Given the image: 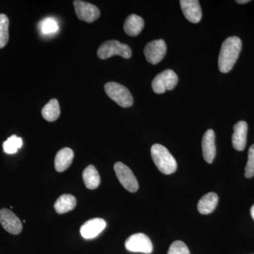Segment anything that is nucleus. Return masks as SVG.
<instances>
[{
	"label": "nucleus",
	"instance_id": "obj_1",
	"mask_svg": "<svg viewBox=\"0 0 254 254\" xmlns=\"http://www.w3.org/2000/svg\"><path fill=\"white\" fill-rule=\"evenodd\" d=\"M242 48V41L237 36L229 37L223 42L218 58L219 69L222 73L231 71L240 56Z\"/></svg>",
	"mask_w": 254,
	"mask_h": 254
},
{
	"label": "nucleus",
	"instance_id": "obj_2",
	"mask_svg": "<svg viewBox=\"0 0 254 254\" xmlns=\"http://www.w3.org/2000/svg\"><path fill=\"white\" fill-rule=\"evenodd\" d=\"M152 159L157 168L165 175H171L177 170L176 160L163 145L154 144L150 150Z\"/></svg>",
	"mask_w": 254,
	"mask_h": 254
},
{
	"label": "nucleus",
	"instance_id": "obj_3",
	"mask_svg": "<svg viewBox=\"0 0 254 254\" xmlns=\"http://www.w3.org/2000/svg\"><path fill=\"white\" fill-rule=\"evenodd\" d=\"M105 91L108 96L120 106L127 108L133 105V96L123 85L116 82H108L105 85Z\"/></svg>",
	"mask_w": 254,
	"mask_h": 254
},
{
	"label": "nucleus",
	"instance_id": "obj_4",
	"mask_svg": "<svg viewBox=\"0 0 254 254\" xmlns=\"http://www.w3.org/2000/svg\"><path fill=\"white\" fill-rule=\"evenodd\" d=\"M97 53L98 58L101 60L108 59L115 55L121 56L125 59H129L132 55L131 48L128 45L123 44L115 40L105 42L98 48Z\"/></svg>",
	"mask_w": 254,
	"mask_h": 254
},
{
	"label": "nucleus",
	"instance_id": "obj_5",
	"mask_svg": "<svg viewBox=\"0 0 254 254\" xmlns=\"http://www.w3.org/2000/svg\"><path fill=\"white\" fill-rule=\"evenodd\" d=\"M178 83V77L175 71L167 69L155 76L152 82V88L157 94H162L167 91H172Z\"/></svg>",
	"mask_w": 254,
	"mask_h": 254
},
{
	"label": "nucleus",
	"instance_id": "obj_6",
	"mask_svg": "<svg viewBox=\"0 0 254 254\" xmlns=\"http://www.w3.org/2000/svg\"><path fill=\"white\" fill-rule=\"evenodd\" d=\"M114 170L119 181L127 190L131 193L138 190V181L131 169L121 162H118L114 165Z\"/></svg>",
	"mask_w": 254,
	"mask_h": 254
},
{
	"label": "nucleus",
	"instance_id": "obj_7",
	"mask_svg": "<svg viewBox=\"0 0 254 254\" xmlns=\"http://www.w3.org/2000/svg\"><path fill=\"white\" fill-rule=\"evenodd\" d=\"M127 250L134 253L150 254L153 250L149 237L143 233H137L128 237L125 242Z\"/></svg>",
	"mask_w": 254,
	"mask_h": 254
},
{
	"label": "nucleus",
	"instance_id": "obj_8",
	"mask_svg": "<svg viewBox=\"0 0 254 254\" xmlns=\"http://www.w3.org/2000/svg\"><path fill=\"white\" fill-rule=\"evenodd\" d=\"M75 12L81 21L87 23H93L100 17V10L94 4L84 1L76 0L73 1Z\"/></svg>",
	"mask_w": 254,
	"mask_h": 254
},
{
	"label": "nucleus",
	"instance_id": "obj_9",
	"mask_svg": "<svg viewBox=\"0 0 254 254\" xmlns=\"http://www.w3.org/2000/svg\"><path fill=\"white\" fill-rule=\"evenodd\" d=\"M167 45L163 40L150 42L145 47L144 55L147 61L152 64H157L165 58Z\"/></svg>",
	"mask_w": 254,
	"mask_h": 254
},
{
	"label": "nucleus",
	"instance_id": "obj_10",
	"mask_svg": "<svg viewBox=\"0 0 254 254\" xmlns=\"http://www.w3.org/2000/svg\"><path fill=\"white\" fill-rule=\"evenodd\" d=\"M0 223L6 232L12 235H18L22 231L21 220L9 209L0 210Z\"/></svg>",
	"mask_w": 254,
	"mask_h": 254
},
{
	"label": "nucleus",
	"instance_id": "obj_11",
	"mask_svg": "<svg viewBox=\"0 0 254 254\" xmlns=\"http://www.w3.org/2000/svg\"><path fill=\"white\" fill-rule=\"evenodd\" d=\"M106 226V222L103 219L93 218L82 225L80 232L83 238L91 240L98 237Z\"/></svg>",
	"mask_w": 254,
	"mask_h": 254
},
{
	"label": "nucleus",
	"instance_id": "obj_12",
	"mask_svg": "<svg viewBox=\"0 0 254 254\" xmlns=\"http://www.w3.org/2000/svg\"><path fill=\"white\" fill-rule=\"evenodd\" d=\"M183 14L190 22H200L202 17L201 8L197 0H182L180 1Z\"/></svg>",
	"mask_w": 254,
	"mask_h": 254
},
{
	"label": "nucleus",
	"instance_id": "obj_13",
	"mask_svg": "<svg viewBox=\"0 0 254 254\" xmlns=\"http://www.w3.org/2000/svg\"><path fill=\"white\" fill-rule=\"evenodd\" d=\"M248 125L245 121H240L234 126V133L232 137V145L235 150L242 151L247 145Z\"/></svg>",
	"mask_w": 254,
	"mask_h": 254
},
{
	"label": "nucleus",
	"instance_id": "obj_14",
	"mask_svg": "<svg viewBox=\"0 0 254 254\" xmlns=\"http://www.w3.org/2000/svg\"><path fill=\"white\" fill-rule=\"evenodd\" d=\"M215 132L213 129H208L203 135L202 139V150L205 161L210 164L213 163L216 155L215 147Z\"/></svg>",
	"mask_w": 254,
	"mask_h": 254
},
{
	"label": "nucleus",
	"instance_id": "obj_15",
	"mask_svg": "<svg viewBox=\"0 0 254 254\" xmlns=\"http://www.w3.org/2000/svg\"><path fill=\"white\" fill-rule=\"evenodd\" d=\"M73 159V150L69 148H63L57 153L55 159V170L58 173H63L69 168Z\"/></svg>",
	"mask_w": 254,
	"mask_h": 254
},
{
	"label": "nucleus",
	"instance_id": "obj_16",
	"mask_svg": "<svg viewBox=\"0 0 254 254\" xmlns=\"http://www.w3.org/2000/svg\"><path fill=\"white\" fill-rule=\"evenodd\" d=\"M144 27V21L141 16L136 14L128 16L125 20L124 30L128 36H137Z\"/></svg>",
	"mask_w": 254,
	"mask_h": 254
},
{
	"label": "nucleus",
	"instance_id": "obj_17",
	"mask_svg": "<svg viewBox=\"0 0 254 254\" xmlns=\"http://www.w3.org/2000/svg\"><path fill=\"white\" fill-rule=\"evenodd\" d=\"M218 203V195L213 192L206 193L198 201L197 208L200 214L208 215L215 210Z\"/></svg>",
	"mask_w": 254,
	"mask_h": 254
},
{
	"label": "nucleus",
	"instance_id": "obj_18",
	"mask_svg": "<svg viewBox=\"0 0 254 254\" xmlns=\"http://www.w3.org/2000/svg\"><path fill=\"white\" fill-rule=\"evenodd\" d=\"M83 180L88 190H95L99 187L100 177L98 170L93 165L87 167L83 172Z\"/></svg>",
	"mask_w": 254,
	"mask_h": 254
},
{
	"label": "nucleus",
	"instance_id": "obj_19",
	"mask_svg": "<svg viewBox=\"0 0 254 254\" xmlns=\"http://www.w3.org/2000/svg\"><path fill=\"white\" fill-rule=\"evenodd\" d=\"M76 205V199L71 194L61 195L55 203V209L57 213L64 214L73 210Z\"/></svg>",
	"mask_w": 254,
	"mask_h": 254
},
{
	"label": "nucleus",
	"instance_id": "obj_20",
	"mask_svg": "<svg viewBox=\"0 0 254 254\" xmlns=\"http://www.w3.org/2000/svg\"><path fill=\"white\" fill-rule=\"evenodd\" d=\"M60 107L56 99L50 100L42 110V116L48 122H55L59 118Z\"/></svg>",
	"mask_w": 254,
	"mask_h": 254
},
{
	"label": "nucleus",
	"instance_id": "obj_21",
	"mask_svg": "<svg viewBox=\"0 0 254 254\" xmlns=\"http://www.w3.org/2000/svg\"><path fill=\"white\" fill-rule=\"evenodd\" d=\"M22 145V138L16 136V135H13L3 143V149L4 153L7 154H15Z\"/></svg>",
	"mask_w": 254,
	"mask_h": 254
},
{
	"label": "nucleus",
	"instance_id": "obj_22",
	"mask_svg": "<svg viewBox=\"0 0 254 254\" xmlns=\"http://www.w3.org/2000/svg\"><path fill=\"white\" fill-rule=\"evenodd\" d=\"M9 25L7 16L0 14V49L6 46L9 41Z\"/></svg>",
	"mask_w": 254,
	"mask_h": 254
},
{
	"label": "nucleus",
	"instance_id": "obj_23",
	"mask_svg": "<svg viewBox=\"0 0 254 254\" xmlns=\"http://www.w3.org/2000/svg\"><path fill=\"white\" fill-rule=\"evenodd\" d=\"M41 31L44 34H51L58 31V22L53 18H48L41 23Z\"/></svg>",
	"mask_w": 254,
	"mask_h": 254
},
{
	"label": "nucleus",
	"instance_id": "obj_24",
	"mask_svg": "<svg viewBox=\"0 0 254 254\" xmlns=\"http://www.w3.org/2000/svg\"><path fill=\"white\" fill-rule=\"evenodd\" d=\"M168 254H190V252L183 242L176 241L170 246Z\"/></svg>",
	"mask_w": 254,
	"mask_h": 254
},
{
	"label": "nucleus",
	"instance_id": "obj_25",
	"mask_svg": "<svg viewBox=\"0 0 254 254\" xmlns=\"http://www.w3.org/2000/svg\"><path fill=\"white\" fill-rule=\"evenodd\" d=\"M254 176V144L249 150L248 160L245 168V177L252 178Z\"/></svg>",
	"mask_w": 254,
	"mask_h": 254
},
{
	"label": "nucleus",
	"instance_id": "obj_26",
	"mask_svg": "<svg viewBox=\"0 0 254 254\" xmlns=\"http://www.w3.org/2000/svg\"><path fill=\"white\" fill-rule=\"evenodd\" d=\"M238 4H246V3L250 2V0H237L236 1Z\"/></svg>",
	"mask_w": 254,
	"mask_h": 254
},
{
	"label": "nucleus",
	"instance_id": "obj_27",
	"mask_svg": "<svg viewBox=\"0 0 254 254\" xmlns=\"http://www.w3.org/2000/svg\"><path fill=\"white\" fill-rule=\"evenodd\" d=\"M251 215H252V218L254 219V205L251 208Z\"/></svg>",
	"mask_w": 254,
	"mask_h": 254
}]
</instances>
